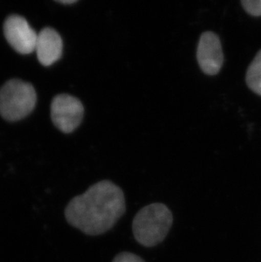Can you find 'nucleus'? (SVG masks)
I'll return each instance as SVG.
<instances>
[{
	"mask_svg": "<svg viewBox=\"0 0 261 262\" xmlns=\"http://www.w3.org/2000/svg\"><path fill=\"white\" fill-rule=\"evenodd\" d=\"M126 212L123 191L113 182L100 181L70 201L67 223L84 234L99 236L111 230Z\"/></svg>",
	"mask_w": 261,
	"mask_h": 262,
	"instance_id": "f257e3e1",
	"label": "nucleus"
},
{
	"mask_svg": "<svg viewBox=\"0 0 261 262\" xmlns=\"http://www.w3.org/2000/svg\"><path fill=\"white\" fill-rule=\"evenodd\" d=\"M172 223V212L167 205L150 204L138 210L133 218V236L139 245L155 247L165 240Z\"/></svg>",
	"mask_w": 261,
	"mask_h": 262,
	"instance_id": "f03ea898",
	"label": "nucleus"
},
{
	"mask_svg": "<svg viewBox=\"0 0 261 262\" xmlns=\"http://www.w3.org/2000/svg\"><path fill=\"white\" fill-rule=\"evenodd\" d=\"M36 103L37 94L28 82L10 80L0 89V115L6 121L25 118L34 110Z\"/></svg>",
	"mask_w": 261,
	"mask_h": 262,
	"instance_id": "7ed1b4c3",
	"label": "nucleus"
},
{
	"mask_svg": "<svg viewBox=\"0 0 261 262\" xmlns=\"http://www.w3.org/2000/svg\"><path fill=\"white\" fill-rule=\"evenodd\" d=\"M84 108L81 102L70 94H59L51 104V118L54 126L64 134L74 131L81 124Z\"/></svg>",
	"mask_w": 261,
	"mask_h": 262,
	"instance_id": "20e7f679",
	"label": "nucleus"
},
{
	"mask_svg": "<svg viewBox=\"0 0 261 262\" xmlns=\"http://www.w3.org/2000/svg\"><path fill=\"white\" fill-rule=\"evenodd\" d=\"M4 32L7 42L15 51L21 55L34 52L37 33L25 18L18 15H10L4 24Z\"/></svg>",
	"mask_w": 261,
	"mask_h": 262,
	"instance_id": "39448f33",
	"label": "nucleus"
},
{
	"mask_svg": "<svg viewBox=\"0 0 261 262\" xmlns=\"http://www.w3.org/2000/svg\"><path fill=\"white\" fill-rule=\"evenodd\" d=\"M197 59L205 74L215 75L221 71L224 57L222 43L215 33L204 32L198 45Z\"/></svg>",
	"mask_w": 261,
	"mask_h": 262,
	"instance_id": "423d86ee",
	"label": "nucleus"
},
{
	"mask_svg": "<svg viewBox=\"0 0 261 262\" xmlns=\"http://www.w3.org/2000/svg\"><path fill=\"white\" fill-rule=\"evenodd\" d=\"M35 51L40 63L45 67H50L61 58L63 52L61 37L53 28H44L37 33Z\"/></svg>",
	"mask_w": 261,
	"mask_h": 262,
	"instance_id": "0eeeda50",
	"label": "nucleus"
},
{
	"mask_svg": "<svg viewBox=\"0 0 261 262\" xmlns=\"http://www.w3.org/2000/svg\"><path fill=\"white\" fill-rule=\"evenodd\" d=\"M246 82L251 90L261 95V50L249 66L247 72Z\"/></svg>",
	"mask_w": 261,
	"mask_h": 262,
	"instance_id": "6e6552de",
	"label": "nucleus"
},
{
	"mask_svg": "<svg viewBox=\"0 0 261 262\" xmlns=\"http://www.w3.org/2000/svg\"><path fill=\"white\" fill-rule=\"evenodd\" d=\"M242 5L244 10L254 16L261 15V0H244Z\"/></svg>",
	"mask_w": 261,
	"mask_h": 262,
	"instance_id": "1a4fd4ad",
	"label": "nucleus"
},
{
	"mask_svg": "<svg viewBox=\"0 0 261 262\" xmlns=\"http://www.w3.org/2000/svg\"><path fill=\"white\" fill-rule=\"evenodd\" d=\"M112 262H146L143 258L132 252L123 251L116 255Z\"/></svg>",
	"mask_w": 261,
	"mask_h": 262,
	"instance_id": "9d476101",
	"label": "nucleus"
},
{
	"mask_svg": "<svg viewBox=\"0 0 261 262\" xmlns=\"http://www.w3.org/2000/svg\"><path fill=\"white\" fill-rule=\"evenodd\" d=\"M57 2L64 4V5H71V4H74L77 1L76 0H58Z\"/></svg>",
	"mask_w": 261,
	"mask_h": 262,
	"instance_id": "9b49d317",
	"label": "nucleus"
}]
</instances>
